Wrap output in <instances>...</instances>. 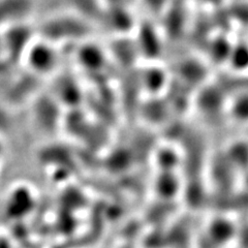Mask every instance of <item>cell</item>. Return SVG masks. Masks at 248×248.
Masks as SVG:
<instances>
[{
  "mask_svg": "<svg viewBox=\"0 0 248 248\" xmlns=\"http://www.w3.org/2000/svg\"><path fill=\"white\" fill-rule=\"evenodd\" d=\"M29 61L32 67L37 69V71L46 72L49 71L54 64L55 56H54V53L48 46L44 45L35 46L29 54Z\"/></svg>",
  "mask_w": 248,
  "mask_h": 248,
  "instance_id": "6da1fadb",
  "label": "cell"
}]
</instances>
